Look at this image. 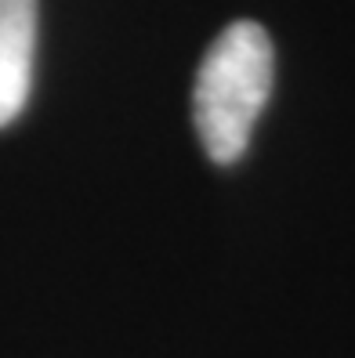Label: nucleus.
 <instances>
[{"label": "nucleus", "instance_id": "f257e3e1", "mask_svg": "<svg viewBox=\"0 0 355 358\" xmlns=\"http://www.w3.org/2000/svg\"><path fill=\"white\" fill-rule=\"evenodd\" d=\"M272 40L250 18L225 26L207 48L193 87V120L214 163L228 166L246 152L250 131L272 94Z\"/></svg>", "mask_w": 355, "mask_h": 358}, {"label": "nucleus", "instance_id": "f03ea898", "mask_svg": "<svg viewBox=\"0 0 355 358\" xmlns=\"http://www.w3.org/2000/svg\"><path fill=\"white\" fill-rule=\"evenodd\" d=\"M36 55V0H0V127L26 109Z\"/></svg>", "mask_w": 355, "mask_h": 358}]
</instances>
